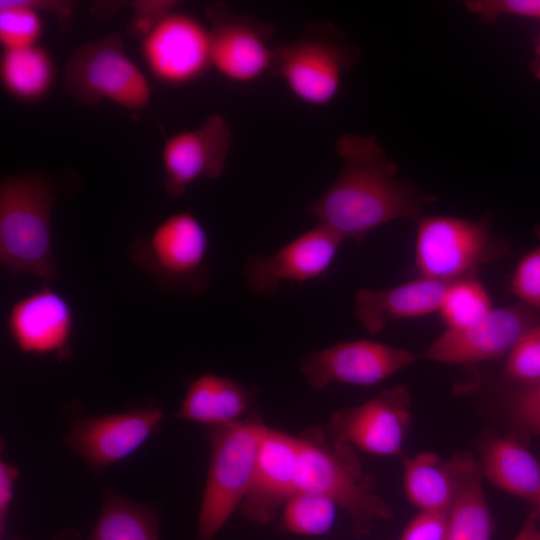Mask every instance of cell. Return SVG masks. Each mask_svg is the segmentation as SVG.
Wrapping results in <instances>:
<instances>
[{"mask_svg":"<svg viewBox=\"0 0 540 540\" xmlns=\"http://www.w3.org/2000/svg\"><path fill=\"white\" fill-rule=\"evenodd\" d=\"M447 515L421 511L409 522L399 540H446Z\"/></svg>","mask_w":540,"mask_h":540,"instance_id":"obj_33","label":"cell"},{"mask_svg":"<svg viewBox=\"0 0 540 540\" xmlns=\"http://www.w3.org/2000/svg\"><path fill=\"white\" fill-rule=\"evenodd\" d=\"M300 437L267 427L250 489L241 505L248 520L268 524L295 493Z\"/></svg>","mask_w":540,"mask_h":540,"instance_id":"obj_18","label":"cell"},{"mask_svg":"<svg viewBox=\"0 0 540 540\" xmlns=\"http://www.w3.org/2000/svg\"><path fill=\"white\" fill-rule=\"evenodd\" d=\"M467 9L485 22H495L502 16L540 20V0H471Z\"/></svg>","mask_w":540,"mask_h":540,"instance_id":"obj_31","label":"cell"},{"mask_svg":"<svg viewBox=\"0 0 540 540\" xmlns=\"http://www.w3.org/2000/svg\"><path fill=\"white\" fill-rule=\"evenodd\" d=\"M336 505L327 497L296 491L284 504L281 525L289 533L319 536L327 533L335 520Z\"/></svg>","mask_w":540,"mask_h":540,"instance_id":"obj_27","label":"cell"},{"mask_svg":"<svg viewBox=\"0 0 540 540\" xmlns=\"http://www.w3.org/2000/svg\"><path fill=\"white\" fill-rule=\"evenodd\" d=\"M508 410L518 427L540 436V382L517 387L509 399Z\"/></svg>","mask_w":540,"mask_h":540,"instance_id":"obj_32","label":"cell"},{"mask_svg":"<svg viewBox=\"0 0 540 540\" xmlns=\"http://www.w3.org/2000/svg\"><path fill=\"white\" fill-rule=\"evenodd\" d=\"M538 244L517 263L508 283V291L522 304L540 313V225L534 229Z\"/></svg>","mask_w":540,"mask_h":540,"instance_id":"obj_30","label":"cell"},{"mask_svg":"<svg viewBox=\"0 0 540 540\" xmlns=\"http://www.w3.org/2000/svg\"><path fill=\"white\" fill-rule=\"evenodd\" d=\"M0 79L4 90L23 102H37L51 91L55 66L50 54L35 45L3 50L0 59Z\"/></svg>","mask_w":540,"mask_h":540,"instance_id":"obj_24","label":"cell"},{"mask_svg":"<svg viewBox=\"0 0 540 540\" xmlns=\"http://www.w3.org/2000/svg\"><path fill=\"white\" fill-rule=\"evenodd\" d=\"M510 254V244L492 233L490 214L478 220L445 215L417 220L414 264L421 277L452 281Z\"/></svg>","mask_w":540,"mask_h":540,"instance_id":"obj_7","label":"cell"},{"mask_svg":"<svg viewBox=\"0 0 540 540\" xmlns=\"http://www.w3.org/2000/svg\"><path fill=\"white\" fill-rule=\"evenodd\" d=\"M415 360L403 348L361 339L313 351L301 358L299 369L312 388L321 390L332 383L375 385Z\"/></svg>","mask_w":540,"mask_h":540,"instance_id":"obj_12","label":"cell"},{"mask_svg":"<svg viewBox=\"0 0 540 540\" xmlns=\"http://www.w3.org/2000/svg\"><path fill=\"white\" fill-rule=\"evenodd\" d=\"M539 517L537 511H533L526 518L521 530L514 540H540L538 534Z\"/></svg>","mask_w":540,"mask_h":540,"instance_id":"obj_36","label":"cell"},{"mask_svg":"<svg viewBox=\"0 0 540 540\" xmlns=\"http://www.w3.org/2000/svg\"><path fill=\"white\" fill-rule=\"evenodd\" d=\"M484 475L498 488L536 504L540 497V464L513 438L494 436L481 451Z\"/></svg>","mask_w":540,"mask_h":540,"instance_id":"obj_21","label":"cell"},{"mask_svg":"<svg viewBox=\"0 0 540 540\" xmlns=\"http://www.w3.org/2000/svg\"><path fill=\"white\" fill-rule=\"evenodd\" d=\"M335 150L341 160L339 174L305 210L343 241L359 244L372 230L399 218L417 221L436 200L397 178V164L374 135L346 133L335 142Z\"/></svg>","mask_w":540,"mask_h":540,"instance_id":"obj_1","label":"cell"},{"mask_svg":"<svg viewBox=\"0 0 540 540\" xmlns=\"http://www.w3.org/2000/svg\"><path fill=\"white\" fill-rule=\"evenodd\" d=\"M84 540H159L156 512L109 490L97 521Z\"/></svg>","mask_w":540,"mask_h":540,"instance_id":"obj_25","label":"cell"},{"mask_svg":"<svg viewBox=\"0 0 540 540\" xmlns=\"http://www.w3.org/2000/svg\"><path fill=\"white\" fill-rule=\"evenodd\" d=\"M6 327L13 344L25 354L63 359L72 351L73 308L50 286L18 299L8 312Z\"/></svg>","mask_w":540,"mask_h":540,"instance_id":"obj_17","label":"cell"},{"mask_svg":"<svg viewBox=\"0 0 540 540\" xmlns=\"http://www.w3.org/2000/svg\"><path fill=\"white\" fill-rule=\"evenodd\" d=\"M13 540H23V539H13Z\"/></svg>","mask_w":540,"mask_h":540,"instance_id":"obj_39","label":"cell"},{"mask_svg":"<svg viewBox=\"0 0 540 540\" xmlns=\"http://www.w3.org/2000/svg\"><path fill=\"white\" fill-rule=\"evenodd\" d=\"M172 1H141L134 4V28L144 36L161 18L174 10Z\"/></svg>","mask_w":540,"mask_h":540,"instance_id":"obj_34","label":"cell"},{"mask_svg":"<svg viewBox=\"0 0 540 540\" xmlns=\"http://www.w3.org/2000/svg\"><path fill=\"white\" fill-rule=\"evenodd\" d=\"M358 54L332 25L316 22L298 38L274 47L270 74L281 79L300 102L324 107L337 97L343 75Z\"/></svg>","mask_w":540,"mask_h":540,"instance_id":"obj_6","label":"cell"},{"mask_svg":"<svg viewBox=\"0 0 540 540\" xmlns=\"http://www.w3.org/2000/svg\"><path fill=\"white\" fill-rule=\"evenodd\" d=\"M267 426L250 418L209 427L210 462L200 506L196 540H213L241 507L252 483Z\"/></svg>","mask_w":540,"mask_h":540,"instance_id":"obj_4","label":"cell"},{"mask_svg":"<svg viewBox=\"0 0 540 540\" xmlns=\"http://www.w3.org/2000/svg\"><path fill=\"white\" fill-rule=\"evenodd\" d=\"M63 79L67 92L88 105L107 99L128 110H141L151 97L145 75L127 55L118 34L79 46L66 63Z\"/></svg>","mask_w":540,"mask_h":540,"instance_id":"obj_8","label":"cell"},{"mask_svg":"<svg viewBox=\"0 0 540 540\" xmlns=\"http://www.w3.org/2000/svg\"><path fill=\"white\" fill-rule=\"evenodd\" d=\"M450 283L419 276L390 288H362L355 294V316L367 331L377 334L392 321L439 311Z\"/></svg>","mask_w":540,"mask_h":540,"instance_id":"obj_19","label":"cell"},{"mask_svg":"<svg viewBox=\"0 0 540 540\" xmlns=\"http://www.w3.org/2000/svg\"><path fill=\"white\" fill-rule=\"evenodd\" d=\"M18 470L5 461L0 463V536L3 538L6 534L7 519L9 509L14 496V488Z\"/></svg>","mask_w":540,"mask_h":540,"instance_id":"obj_35","label":"cell"},{"mask_svg":"<svg viewBox=\"0 0 540 540\" xmlns=\"http://www.w3.org/2000/svg\"><path fill=\"white\" fill-rule=\"evenodd\" d=\"M410 422L409 392L397 385L358 406L334 412L328 422V436L336 445L394 456L401 453Z\"/></svg>","mask_w":540,"mask_h":540,"instance_id":"obj_10","label":"cell"},{"mask_svg":"<svg viewBox=\"0 0 540 540\" xmlns=\"http://www.w3.org/2000/svg\"><path fill=\"white\" fill-rule=\"evenodd\" d=\"M163 415L159 408L148 406L83 418L72 425L63 443L93 471L101 472L136 451L156 430Z\"/></svg>","mask_w":540,"mask_h":540,"instance_id":"obj_16","label":"cell"},{"mask_svg":"<svg viewBox=\"0 0 540 540\" xmlns=\"http://www.w3.org/2000/svg\"><path fill=\"white\" fill-rule=\"evenodd\" d=\"M295 492L321 494L347 512L357 536L369 533L378 520L392 518L385 500L374 491V480L365 474L353 447L326 441L318 431L300 437Z\"/></svg>","mask_w":540,"mask_h":540,"instance_id":"obj_3","label":"cell"},{"mask_svg":"<svg viewBox=\"0 0 540 540\" xmlns=\"http://www.w3.org/2000/svg\"><path fill=\"white\" fill-rule=\"evenodd\" d=\"M492 308L489 292L473 271L451 281L438 312L446 329L457 330L478 322Z\"/></svg>","mask_w":540,"mask_h":540,"instance_id":"obj_26","label":"cell"},{"mask_svg":"<svg viewBox=\"0 0 540 540\" xmlns=\"http://www.w3.org/2000/svg\"><path fill=\"white\" fill-rule=\"evenodd\" d=\"M503 373L517 387L540 382V323L529 328L507 353Z\"/></svg>","mask_w":540,"mask_h":540,"instance_id":"obj_29","label":"cell"},{"mask_svg":"<svg viewBox=\"0 0 540 540\" xmlns=\"http://www.w3.org/2000/svg\"><path fill=\"white\" fill-rule=\"evenodd\" d=\"M344 241L321 224L298 235L268 255H249L244 262L248 289L257 295L276 294L283 282L300 285L324 278Z\"/></svg>","mask_w":540,"mask_h":540,"instance_id":"obj_11","label":"cell"},{"mask_svg":"<svg viewBox=\"0 0 540 540\" xmlns=\"http://www.w3.org/2000/svg\"><path fill=\"white\" fill-rule=\"evenodd\" d=\"M231 143L230 125L221 114H212L197 128L170 136L161 155L166 192L177 198L199 179H218L225 169Z\"/></svg>","mask_w":540,"mask_h":540,"instance_id":"obj_15","label":"cell"},{"mask_svg":"<svg viewBox=\"0 0 540 540\" xmlns=\"http://www.w3.org/2000/svg\"><path fill=\"white\" fill-rule=\"evenodd\" d=\"M536 505V511L538 513V517H539V524H538V534H539V538H540V497L537 501V503L535 504Z\"/></svg>","mask_w":540,"mask_h":540,"instance_id":"obj_38","label":"cell"},{"mask_svg":"<svg viewBox=\"0 0 540 540\" xmlns=\"http://www.w3.org/2000/svg\"><path fill=\"white\" fill-rule=\"evenodd\" d=\"M539 323L540 313L522 303L492 308L471 326L445 329L424 357L446 364L497 360L506 356L518 339Z\"/></svg>","mask_w":540,"mask_h":540,"instance_id":"obj_13","label":"cell"},{"mask_svg":"<svg viewBox=\"0 0 540 540\" xmlns=\"http://www.w3.org/2000/svg\"><path fill=\"white\" fill-rule=\"evenodd\" d=\"M533 71L536 77L540 78V34L537 38L536 49H535V58L533 61Z\"/></svg>","mask_w":540,"mask_h":540,"instance_id":"obj_37","label":"cell"},{"mask_svg":"<svg viewBox=\"0 0 540 540\" xmlns=\"http://www.w3.org/2000/svg\"><path fill=\"white\" fill-rule=\"evenodd\" d=\"M212 20L211 67L227 80L248 84L270 73L274 27L248 15H235L221 6L209 11Z\"/></svg>","mask_w":540,"mask_h":540,"instance_id":"obj_14","label":"cell"},{"mask_svg":"<svg viewBox=\"0 0 540 540\" xmlns=\"http://www.w3.org/2000/svg\"><path fill=\"white\" fill-rule=\"evenodd\" d=\"M141 54L159 82L188 85L212 68L210 30L192 15L173 10L142 36Z\"/></svg>","mask_w":540,"mask_h":540,"instance_id":"obj_9","label":"cell"},{"mask_svg":"<svg viewBox=\"0 0 540 540\" xmlns=\"http://www.w3.org/2000/svg\"><path fill=\"white\" fill-rule=\"evenodd\" d=\"M209 238L190 211L173 213L131 244V261L161 290L198 295L209 286Z\"/></svg>","mask_w":540,"mask_h":540,"instance_id":"obj_5","label":"cell"},{"mask_svg":"<svg viewBox=\"0 0 540 540\" xmlns=\"http://www.w3.org/2000/svg\"><path fill=\"white\" fill-rule=\"evenodd\" d=\"M53 190L38 172L8 175L0 183V263L12 275L44 282L59 276L51 231Z\"/></svg>","mask_w":540,"mask_h":540,"instance_id":"obj_2","label":"cell"},{"mask_svg":"<svg viewBox=\"0 0 540 540\" xmlns=\"http://www.w3.org/2000/svg\"><path fill=\"white\" fill-rule=\"evenodd\" d=\"M404 488L407 498L421 511L448 514L459 489L454 456L442 462L434 453L404 459Z\"/></svg>","mask_w":540,"mask_h":540,"instance_id":"obj_23","label":"cell"},{"mask_svg":"<svg viewBox=\"0 0 540 540\" xmlns=\"http://www.w3.org/2000/svg\"><path fill=\"white\" fill-rule=\"evenodd\" d=\"M454 458L459 489L447 515L446 540H490L493 519L483 491L481 464L467 453Z\"/></svg>","mask_w":540,"mask_h":540,"instance_id":"obj_22","label":"cell"},{"mask_svg":"<svg viewBox=\"0 0 540 540\" xmlns=\"http://www.w3.org/2000/svg\"><path fill=\"white\" fill-rule=\"evenodd\" d=\"M257 390L217 374H202L193 380L175 417L219 426L240 421L252 406Z\"/></svg>","mask_w":540,"mask_h":540,"instance_id":"obj_20","label":"cell"},{"mask_svg":"<svg viewBox=\"0 0 540 540\" xmlns=\"http://www.w3.org/2000/svg\"><path fill=\"white\" fill-rule=\"evenodd\" d=\"M43 23L30 0H2L0 2V43L3 50L38 45Z\"/></svg>","mask_w":540,"mask_h":540,"instance_id":"obj_28","label":"cell"}]
</instances>
